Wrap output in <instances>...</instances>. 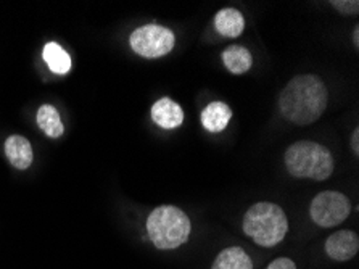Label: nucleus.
I'll return each instance as SVG.
<instances>
[{"label":"nucleus","instance_id":"1","mask_svg":"<svg viewBox=\"0 0 359 269\" xmlns=\"http://www.w3.org/2000/svg\"><path fill=\"white\" fill-rule=\"evenodd\" d=\"M279 107L282 114L293 124H311L318 122L327 108V89L318 76H295L282 89Z\"/></svg>","mask_w":359,"mask_h":269},{"label":"nucleus","instance_id":"2","mask_svg":"<svg viewBox=\"0 0 359 269\" xmlns=\"http://www.w3.org/2000/svg\"><path fill=\"white\" fill-rule=\"evenodd\" d=\"M243 232L259 247L280 244L288 232L285 211L271 202H259L243 216Z\"/></svg>","mask_w":359,"mask_h":269},{"label":"nucleus","instance_id":"3","mask_svg":"<svg viewBox=\"0 0 359 269\" xmlns=\"http://www.w3.org/2000/svg\"><path fill=\"white\" fill-rule=\"evenodd\" d=\"M285 166L293 178L325 181L334 173L335 164L332 153L324 145L311 140H300L287 148Z\"/></svg>","mask_w":359,"mask_h":269},{"label":"nucleus","instance_id":"4","mask_svg":"<svg viewBox=\"0 0 359 269\" xmlns=\"http://www.w3.org/2000/svg\"><path fill=\"white\" fill-rule=\"evenodd\" d=\"M149 237L160 250H174L189 240L192 224L189 216L177 206L155 208L147 219Z\"/></svg>","mask_w":359,"mask_h":269},{"label":"nucleus","instance_id":"5","mask_svg":"<svg viewBox=\"0 0 359 269\" xmlns=\"http://www.w3.org/2000/svg\"><path fill=\"white\" fill-rule=\"evenodd\" d=\"M351 213V203L346 195L337 190H324L314 197L309 206L311 219L320 228H335Z\"/></svg>","mask_w":359,"mask_h":269},{"label":"nucleus","instance_id":"6","mask_svg":"<svg viewBox=\"0 0 359 269\" xmlns=\"http://www.w3.org/2000/svg\"><path fill=\"white\" fill-rule=\"evenodd\" d=\"M130 47L144 58H160L170 53L174 47V34L168 27L147 25L137 27L129 37Z\"/></svg>","mask_w":359,"mask_h":269},{"label":"nucleus","instance_id":"7","mask_svg":"<svg viewBox=\"0 0 359 269\" xmlns=\"http://www.w3.org/2000/svg\"><path fill=\"white\" fill-rule=\"evenodd\" d=\"M359 250V237L353 230H337L325 240V254L335 261H348Z\"/></svg>","mask_w":359,"mask_h":269},{"label":"nucleus","instance_id":"8","mask_svg":"<svg viewBox=\"0 0 359 269\" xmlns=\"http://www.w3.org/2000/svg\"><path fill=\"white\" fill-rule=\"evenodd\" d=\"M151 119L163 129H176L184 122V112L179 103L163 97L151 107Z\"/></svg>","mask_w":359,"mask_h":269},{"label":"nucleus","instance_id":"9","mask_svg":"<svg viewBox=\"0 0 359 269\" xmlns=\"http://www.w3.org/2000/svg\"><path fill=\"white\" fill-rule=\"evenodd\" d=\"M5 155L16 169H28L32 163V147L23 136H10L5 140Z\"/></svg>","mask_w":359,"mask_h":269},{"label":"nucleus","instance_id":"10","mask_svg":"<svg viewBox=\"0 0 359 269\" xmlns=\"http://www.w3.org/2000/svg\"><path fill=\"white\" fill-rule=\"evenodd\" d=\"M232 118V110L224 102H213L201 112V124L210 133H221Z\"/></svg>","mask_w":359,"mask_h":269},{"label":"nucleus","instance_id":"11","mask_svg":"<svg viewBox=\"0 0 359 269\" xmlns=\"http://www.w3.org/2000/svg\"><path fill=\"white\" fill-rule=\"evenodd\" d=\"M217 32L224 37H238L245 29L243 15L237 8H222L215 16Z\"/></svg>","mask_w":359,"mask_h":269},{"label":"nucleus","instance_id":"12","mask_svg":"<svg viewBox=\"0 0 359 269\" xmlns=\"http://www.w3.org/2000/svg\"><path fill=\"white\" fill-rule=\"evenodd\" d=\"M211 269H253V263L241 247H229L216 256Z\"/></svg>","mask_w":359,"mask_h":269},{"label":"nucleus","instance_id":"13","mask_svg":"<svg viewBox=\"0 0 359 269\" xmlns=\"http://www.w3.org/2000/svg\"><path fill=\"white\" fill-rule=\"evenodd\" d=\"M222 62L232 74H243L252 68L253 58L247 48L242 46H231L222 52Z\"/></svg>","mask_w":359,"mask_h":269},{"label":"nucleus","instance_id":"14","mask_svg":"<svg viewBox=\"0 0 359 269\" xmlns=\"http://www.w3.org/2000/svg\"><path fill=\"white\" fill-rule=\"evenodd\" d=\"M43 60L48 65L53 73L57 74H67L72 70V58L69 55L58 46L57 42H48L43 47Z\"/></svg>","mask_w":359,"mask_h":269},{"label":"nucleus","instance_id":"15","mask_svg":"<svg viewBox=\"0 0 359 269\" xmlns=\"http://www.w3.org/2000/svg\"><path fill=\"white\" fill-rule=\"evenodd\" d=\"M37 124L43 131V134L52 137H60L65 133V126L62 123V118L55 108L52 105H42L37 112Z\"/></svg>","mask_w":359,"mask_h":269},{"label":"nucleus","instance_id":"16","mask_svg":"<svg viewBox=\"0 0 359 269\" xmlns=\"http://www.w3.org/2000/svg\"><path fill=\"white\" fill-rule=\"evenodd\" d=\"M332 5H334L335 10H339V12L344 15H356L359 10L358 0H351V2L350 0H334Z\"/></svg>","mask_w":359,"mask_h":269},{"label":"nucleus","instance_id":"17","mask_svg":"<svg viewBox=\"0 0 359 269\" xmlns=\"http://www.w3.org/2000/svg\"><path fill=\"white\" fill-rule=\"evenodd\" d=\"M268 269H297V265L290 258H277L273 263H269Z\"/></svg>","mask_w":359,"mask_h":269},{"label":"nucleus","instance_id":"18","mask_svg":"<svg viewBox=\"0 0 359 269\" xmlns=\"http://www.w3.org/2000/svg\"><path fill=\"white\" fill-rule=\"evenodd\" d=\"M351 147H353V150H355L356 155H359V128H356L355 131H353V134H351Z\"/></svg>","mask_w":359,"mask_h":269},{"label":"nucleus","instance_id":"19","mask_svg":"<svg viewBox=\"0 0 359 269\" xmlns=\"http://www.w3.org/2000/svg\"><path fill=\"white\" fill-rule=\"evenodd\" d=\"M353 42H355L356 47H359V26H356L355 31H353Z\"/></svg>","mask_w":359,"mask_h":269}]
</instances>
